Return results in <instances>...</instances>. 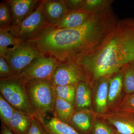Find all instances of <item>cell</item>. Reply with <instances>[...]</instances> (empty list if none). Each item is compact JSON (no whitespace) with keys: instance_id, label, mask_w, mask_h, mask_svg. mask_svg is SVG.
<instances>
[{"instance_id":"obj_1","label":"cell","mask_w":134,"mask_h":134,"mask_svg":"<svg viewBox=\"0 0 134 134\" xmlns=\"http://www.w3.org/2000/svg\"><path fill=\"white\" fill-rule=\"evenodd\" d=\"M119 20L112 9L105 13L95 14L76 28L52 27L34 40L43 53L58 62L75 60L96 50Z\"/></svg>"},{"instance_id":"obj_2","label":"cell","mask_w":134,"mask_h":134,"mask_svg":"<svg viewBox=\"0 0 134 134\" xmlns=\"http://www.w3.org/2000/svg\"><path fill=\"white\" fill-rule=\"evenodd\" d=\"M75 61L92 87L99 78L115 74L134 61V18L119 19L96 50Z\"/></svg>"},{"instance_id":"obj_3","label":"cell","mask_w":134,"mask_h":134,"mask_svg":"<svg viewBox=\"0 0 134 134\" xmlns=\"http://www.w3.org/2000/svg\"><path fill=\"white\" fill-rule=\"evenodd\" d=\"M26 93L33 110L39 119L53 113L55 96L51 81L31 79L25 81Z\"/></svg>"},{"instance_id":"obj_4","label":"cell","mask_w":134,"mask_h":134,"mask_svg":"<svg viewBox=\"0 0 134 134\" xmlns=\"http://www.w3.org/2000/svg\"><path fill=\"white\" fill-rule=\"evenodd\" d=\"M0 92L15 110L36 116L25 89V81L18 76L1 78Z\"/></svg>"},{"instance_id":"obj_5","label":"cell","mask_w":134,"mask_h":134,"mask_svg":"<svg viewBox=\"0 0 134 134\" xmlns=\"http://www.w3.org/2000/svg\"><path fill=\"white\" fill-rule=\"evenodd\" d=\"M44 55L34 40H20L12 48H8L4 58L15 75H17L34 60Z\"/></svg>"},{"instance_id":"obj_6","label":"cell","mask_w":134,"mask_h":134,"mask_svg":"<svg viewBox=\"0 0 134 134\" xmlns=\"http://www.w3.org/2000/svg\"><path fill=\"white\" fill-rule=\"evenodd\" d=\"M41 2L21 23L10 27V32L15 37L21 40H35L52 27L45 18Z\"/></svg>"},{"instance_id":"obj_7","label":"cell","mask_w":134,"mask_h":134,"mask_svg":"<svg viewBox=\"0 0 134 134\" xmlns=\"http://www.w3.org/2000/svg\"><path fill=\"white\" fill-rule=\"evenodd\" d=\"M51 81L53 86L77 85L81 82H89L83 70L75 60L58 61Z\"/></svg>"},{"instance_id":"obj_8","label":"cell","mask_w":134,"mask_h":134,"mask_svg":"<svg viewBox=\"0 0 134 134\" xmlns=\"http://www.w3.org/2000/svg\"><path fill=\"white\" fill-rule=\"evenodd\" d=\"M58 62V60L52 56L42 55L34 60L17 76L24 81L31 79L51 81Z\"/></svg>"},{"instance_id":"obj_9","label":"cell","mask_w":134,"mask_h":134,"mask_svg":"<svg viewBox=\"0 0 134 134\" xmlns=\"http://www.w3.org/2000/svg\"><path fill=\"white\" fill-rule=\"evenodd\" d=\"M93 113L95 118L107 121L115 127L117 132L122 134H134V113L114 111L104 114L93 111Z\"/></svg>"},{"instance_id":"obj_10","label":"cell","mask_w":134,"mask_h":134,"mask_svg":"<svg viewBox=\"0 0 134 134\" xmlns=\"http://www.w3.org/2000/svg\"><path fill=\"white\" fill-rule=\"evenodd\" d=\"M112 76H106L99 78L93 86V111L100 114L107 113L109 81Z\"/></svg>"},{"instance_id":"obj_11","label":"cell","mask_w":134,"mask_h":134,"mask_svg":"<svg viewBox=\"0 0 134 134\" xmlns=\"http://www.w3.org/2000/svg\"><path fill=\"white\" fill-rule=\"evenodd\" d=\"M41 2L45 18L52 27L58 24L69 11L65 0H44Z\"/></svg>"},{"instance_id":"obj_12","label":"cell","mask_w":134,"mask_h":134,"mask_svg":"<svg viewBox=\"0 0 134 134\" xmlns=\"http://www.w3.org/2000/svg\"><path fill=\"white\" fill-rule=\"evenodd\" d=\"M12 11L11 26L21 23L38 7L41 1L38 0H8Z\"/></svg>"},{"instance_id":"obj_13","label":"cell","mask_w":134,"mask_h":134,"mask_svg":"<svg viewBox=\"0 0 134 134\" xmlns=\"http://www.w3.org/2000/svg\"><path fill=\"white\" fill-rule=\"evenodd\" d=\"M95 14L83 9L70 11L53 28L72 29L81 26Z\"/></svg>"},{"instance_id":"obj_14","label":"cell","mask_w":134,"mask_h":134,"mask_svg":"<svg viewBox=\"0 0 134 134\" xmlns=\"http://www.w3.org/2000/svg\"><path fill=\"white\" fill-rule=\"evenodd\" d=\"M91 87L89 82H80L77 85L74 104L75 111L91 110L93 101Z\"/></svg>"},{"instance_id":"obj_15","label":"cell","mask_w":134,"mask_h":134,"mask_svg":"<svg viewBox=\"0 0 134 134\" xmlns=\"http://www.w3.org/2000/svg\"><path fill=\"white\" fill-rule=\"evenodd\" d=\"M93 117L94 115L92 110L75 111L69 124L81 133L89 134L92 131Z\"/></svg>"},{"instance_id":"obj_16","label":"cell","mask_w":134,"mask_h":134,"mask_svg":"<svg viewBox=\"0 0 134 134\" xmlns=\"http://www.w3.org/2000/svg\"><path fill=\"white\" fill-rule=\"evenodd\" d=\"M126 66L119 72L113 75L110 78L108 86L107 103L108 108L115 104L121 95L124 88L123 77Z\"/></svg>"},{"instance_id":"obj_17","label":"cell","mask_w":134,"mask_h":134,"mask_svg":"<svg viewBox=\"0 0 134 134\" xmlns=\"http://www.w3.org/2000/svg\"><path fill=\"white\" fill-rule=\"evenodd\" d=\"M39 120L47 134H82L68 123L63 122L54 117L48 120Z\"/></svg>"},{"instance_id":"obj_18","label":"cell","mask_w":134,"mask_h":134,"mask_svg":"<svg viewBox=\"0 0 134 134\" xmlns=\"http://www.w3.org/2000/svg\"><path fill=\"white\" fill-rule=\"evenodd\" d=\"M34 117L15 110L8 128L14 134H25Z\"/></svg>"},{"instance_id":"obj_19","label":"cell","mask_w":134,"mask_h":134,"mask_svg":"<svg viewBox=\"0 0 134 134\" xmlns=\"http://www.w3.org/2000/svg\"><path fill=\"white\" fill-rule=\"evenodd\" d=\"M75 112L74 105L55 96L54 117L69 124Z\"/></svg>"},{"instance_id":"obj_20","label":"cell","mask_w":134,"mask_h":134,"mask_svg":"<svg viewBox=\"0 0 134 134\" xmlns=\"http://www.w3.org/2000/svg\"><path fill=\"white\" fill-rule=\"evenodd\" d=\"M112 0H84L82 9L94 14L105 13L112 9Z\"/></svg>"},{"instance_id":"obj_21","label":"cell","mask_w":134,"mask_h":134,"mask_svg":"<svg viewBox=\"0 0 134 134\" xmlns=\"http://www.w3.org/2000/svg\"><path fill=\"white\" fill-rule=\"evenodd\" d=\"M76 85H67L53 86L55 96L66 100L72 104H74Z\"/></svg>"},{"instance_id":"obj_22","label":"cell","mask_w":134,"mask_h":134,"mask_svg":"<svg viewBox=\"0 0 134 134\" xmlns=\"http://www.w3.org/2000/svg\"><path fill=\"white\" fill-rule=\"evenodd\" d=\"M11 7L8 1H3L0 4V29L10 31L12 25Z\"/></svg>"},{"instance_id":"obj_23","label":"cell","mask_w":134,"mask_h":134,"mask_svg":"<svg viewBox=\"0 0 134 134\" xmlns=\"http://www.w3.org/2000/svg\"><path fill=\"white\" fill-rule=\"evenodd\" d=\"M20 40L15 37L9 31L0 29V56L4 58L8 47L15 45Z\"/></svg>"},{"instance_id":"obj_24","label":"cell","mask_w":134,"mask_h":134,"mask_svg":"<svg viewBox=\"0 0 134 134\" xmlns=\"http://www.w3.org/2000/svg\"><path fill=\"white\" fill-rule=\"evenodd\" d=\"M123 85L126 94L134 93V61L126 66L123 77Z\"/></svg>"},{"instance_id":"obj_25","label":"cell","mask_w":134,"mask_h":134,"mask_svg":"<svg viewBox=\"0 0 134 134\" xmlns=\"http://www.w3.org/2000/svg\"><path fill=\"white\" fill-rule=\"evenodd\" d=\"M15 109L8 103L1 95H0V117L2 122L8 127L9 126L10 119L15 111Z\"/></svg>"},{"instance_id":"obj_26","label":"cell","mask_w":134,"mask_h":134,"mask_svg":"<svg viewBox=\"0 0 134 134\" xmlns=\"http://www.w3.org/2000/svg\"><path fill=\"white\" fill-rule=\"evenodd\" d=\"M114 111L134 113V93L126 94Z\"/></svg>"},{"instance_id":"obj_27","label":"cell","mask_w":134,"mask_h":134,"mask_svg":"<svg viewBox=\"0 0 134 134\" xmlns=\"http://www.w3.org/2000/svg\"><path fill=\"white\" fill-rule=\"evenodd\" d=\"M92 132V134H115V131L105 122L99 119L93 122Z\"/></svg>"},{"instance_id":"obj_28","label":"cell","mask_w":134,"mask_h":134,"mask_svg":"<svg viewBox=\"0 0 134 134\" xmlns=\"http://www.w3.org/2000/svg\"><path fill=\"white\" fill-rule=\"evenodd\" d=\"M25 134H47L37 117H34Z\"/></svg>"},{"instance_id":"obj_29","label":"cell","mask_w":134,"mask_h":134,"mask_svg":"<svg viewBox=\"0 0 134 134\" xmlns=\"http://www.w3.org/2000/svg\"><path fill=\"white\" fill-rule=\"evenodd\" d=\"M15 76L8 63L4 57L0 56V77L7 78Z\"/></svg>"},{"instance_id":"obj_30","label":"cell","mask_w":134,"mask_h":134,"mask_svg":"<svg viewBox=\"0 0 134 134\" xmlns=\"http://www.w3.org/2000/svg\"><path fill=\"white\" fill-rule=\"evenodd\" d=\"M66 6L70 11L82 9L84 0H65Z\"/></svg>"},{"instance_id":"obj_31","label":"cell","mask_w":134,"mask_h":134,"mask_svg":"<svg viewBox=\"0 0 134 134\" xmlns=\"http://www.w3.org/2000/svg\"><path fill=\"white\" fill-rule=\"evenodd\" d=\"M1 134H15L7 126L2 122Z\"/></svg>"},{"instance_id":"obj_32","label":"cell","mask_w":134,"mask_h":134,"mask_svg":"<svg viewBox=\"0 0 134 134\" xmlns=\"http://www.w3.org/2000/svg\"><path fill=\"white\" fill-rule=\"evenodd\" d=\"M115 134H122L120 133H119V132H117V131H116V132H115Z\"/></svg>"}]
</instances>
